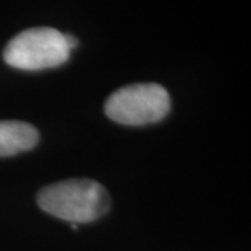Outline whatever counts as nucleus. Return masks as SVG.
Wrapping results in <instances>:
<instances>
[{
	"mask_svg": "<svg viewBox=\"0 0 251 251\" xmlns=\"http://www.w3.org/2000/svg\"><path fill=\"white\" fill-rule=\"evenodd\" d=\"M171 110L168 91L155 82L131 84L115 91L105 103L109 119L125 126L156 123Z\"/></svg>",
	"mask_w": 251,
	"mask_h": 251,
	"instance_id": "7ed1b4c3",
	"label": "nucleus"
},
{
	"mask_svg": "<svg viewBox=\"0 0 251 251\" xmlns=\"http://www.w3.org/2000/svg\"><path fill=\"white\" fill-rule=\"evenodd\" d=\"M38 205L46 214L70 224H87L105 215L110 208L106 188L91 179L57 181L38 193Z\"/></svg>",
	"mask_w": 251,
	"mask_h": 251,
	"instance_id": "f257e3e1",
	"label": "nucleus"
},
{
	"mask_svg": "<svg viewBox=\"0 0 251 251\" xmlns=\"http://www.w3.org/2000/svg\"><path fill=\"white\" fill-rule=\"evenodd\" d=\"M39 133L25 122L1 120L0 122V156H11L35 148Z\"/></svg>",
	"mask_w": 251,
	"mask_h": 251,
	"instance_id": "20e7f679",
	"label": "nucleus"
},
{
	"mask_svg": "<svg viewBox=\"0 0 251 251\" xmlns=\"http://www.w3.org/2000/svg\"><path fill=\"white\" fill-rule=\"evenodd\" d=\"M64 38H66V44H67V46H69V49H70V50L78 45L77 38H74V36L70 35V34H64Z\"/></svg>",
	"mask_w": 251,
	"mask_h": 251,
	"instance_id": "39448f33",
	"label": "nucleus"
},
{
	"mask_svg": "<svg viewBox=\"0 0 251 251\" xmlns=\"http://www.w3.org/2000/svg\"><path fill=\"white\" fill-rule=\"evenodd\" d=\"M70 52L64 34L54 28L38 27L14 36L4 48L3 59L18 70L38 72L64 64Z\"/></svg>",
	"mask_w": 251,
	"mask_h": 251,
	"instance_id": "f03ea898",
	"label": "nucleus"
}]
</instances>
